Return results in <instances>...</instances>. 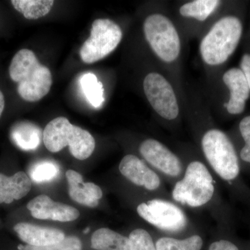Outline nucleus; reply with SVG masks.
I'll return each mask as SVG.
<instances>
[{
    "mask_svg": "<svg viewBox=\"0 0 250 250\" xmlns=\"http://www.w3.org/2000/svg\"><path fill=\"white\" fill-rule=\"evenodd\" d=\"M181 157L184 172L182 178L171 187L172 200L184 208L207 212L216 228L233 230L234 212L223 198L218 179L203 158L195 155Z\"/></svg>",
    "mask_w": 250,
    "mask_h": 250,
    "instance_id": "f257e3e1",
    "label": "nucleus"
},
{
    "mask_svg": "<svg viewBox=\"0 0 250 250\" xmlns=\"http://www.w3.org/2000/svg\"><path fill=\"white\" fill-rule=\"evenodd\" d=\"M204 161L235 201L250 210V187L243 177L232 141L215 127L205 129L199 138Z\"/></svg>",
    "mask_w": 250,
    "mask_h": 250,
    "instance_id": "f03ea898",
    "label": "nucleus"
},
{
    "mask_svg": "<svg viewBox=\"0 0 250 250\" xmlns=\"http://www.w3.org/2000/svg\"><path fill=\"white\" fill-rule=\"evenodd\" d=\"M136 203V213L158 232L183 238L199 231L184 207L173 200L145 194Z\"/></svg>",
    "mask_w": 250,
    "mask_h": 250,
    "instance_id": "7ed1b4c3",
    "label": "nucleus"
},
{
    "mask_svg": "<svg viewBox=\"0 0 250 250\" xmlns=\"http://www.w3.org/2000/svg\"><path fill=\"white\" fill-rule=\"evenodd\" d=\"M9 75L18 83L21 98L31 103L46 96L52 84L50 70L39 62L30 49H22L15 54L10 64Z\"/></svg>",
    "mask_w": 250,
    "mask_h": 250,
    "instance_id": "20e7f679",
    "label": "nucleus"
},
{
    "mask_svg": "<svg viewBox=\"0 0 250 250\" xmlns=\"http://www.w3.org/2000/svg\"><path fill=\"white\" fill-rule=\"evenodd\" d=\"M243 34V24L233 16L222 18L206 34L200 45L202 59L215 66L227 62L236 50Z\"/></svg>",
    "mask_w": 250,
    "mask_h": 250,
    "instance_id": "39448f33",
    "label": "nucleus"
},
{
    "mask_svg": "<svg viewBox=\"0 0 250 250\" xmlns=\"http://www.w3.org/2000/svg\"><path fill=\"white\" fill-rule=\"evenodd\" d=\"M42 140L51 152H60L68 146L70 154L79 160L89 158L95 148L93 136L86 130L71 124L64 117L49 122L42 133Z\"/></svg>",
    "mask_w": 250,
    "mask_h": 250,
    "instance_id": "423d86ee",
    "label": "nucleus"
},
{
    "mask_svg": "<svg viewBox=\"0 0 250 250\" xmlns=\"http://www.w3.org/2000/svg\"><path fill=\"white\" fill-rule=\"evenodd\" d=\"M143 31L153 52L164 62L178 58L181 41L178 32L168 18L160 14L148 16L143 24Z\"/></svg>",
    "mask_w": 250,
    "mask_h": 250,
    "instance_id": "0eeeda50",
    "label": "nucleus"
},
{
    "mask_svg": "<svg viewBox=\"0 0 250 250\" xmlns=\"http://www.w3.org/2000/svg\"><path fill=\"white\" fill-rule=\"evenodd\" d=\"M138 152L141 156L140 159L170 187L183 176L182 158L158 140L152 138L143 140L139 145Z\"/></svg>",
    "mask_w": 250,
    "mask_h": 250,
    "instance_id": "6e6552de",
    "label": "nucleus"
},
{
    "mask_svg": "<svg viewBox=\"0 0 250 250\" xmlns=\"http://www.w3.org/2000/svg\"><path fill=\"white\" fill-rule=\"evenodd\" d=\"M123 39V31L109 19H97L92 24L90 37L80 49L82 62L87 64L98 62L116 49Z\"/></svg>",
    "mask_w": 250,
    "mask_h": 250,
    "instance_id": "1a4fd4ad",
    "label": "nucleus"
},
{
    "mask_svg": "<svg viewBox=\"0 0 250 250\" xmlns=\"http://www.w3.org/2000/svg\"><path fill=\"white\" fill-rule=\"evenodd\" d=\"M118 170L127 182L141 190V193L172 200L164 179L139 156L125 155L120 162Z\"/></svg>",
    "mask_w": 250,
    "mask_h": 250,
    "instance_id": "9d476101",
    "label": "nucleus"
},
{
    "mask_svg": "<svg viewBox=\"0 0 250 250\" xmlns=\"http://www.w3.org/2000/svg\"><path fill=\"white\" fill-rule=\"evenodd\" d=\"M143 89L148 102L159 116L174 121L179 114L177 97L168 81L161 74L151 72L143 81Z\"/></svg>",
    "mask_w": 250,
    "mask_h": 250,
    "instance_id": "9b49d317",
    "label": "nucleus"
},
{
    "mask_svg": "<svg viewBox=\"0 0 250 250\" xmlns=\"http://www.w3.org/2000/svg\"><path fill=\"white\" fill-rule=\"evenodd\" d=\"M34 218L39 220L70 222L77 220L80 213L75 207L61 202H54L45 195L34 197L27 205Z\"/></svg>",
    "mask_w": 250,
    "mask_h": 250,
    "instance_id": "f8f14e48",
    "label": "nucleus"
},
{
    "mask_svg": "<svg viewBox=\"0 0 250 250\" xmlns=\"http://www.w3.org/2000/svg\"><path fill=\"white\" fill-rule=\"evenodd\" d=\"M223 80L230 93L229 100L224 104V106L230 114H241L245 111L250 95L249 84L244 74L241 69L232 67L225 72Z\"/></svg>",
    "mask_w": 250,
    "mask_h": 250,
    "instance_id": "ddd939ff",
    "label": "nucleus"
},
{
    "mask_svg": "<svg viewBox=\"0 0 250 250\" xmlns=\"http://www.w3.org/2000/svg\"><path fill=\"white\" fill-rule=\"evenodd\" d=\"M68 192L70 198L81 205L95 208L103 198L101 188L91 182H83L82 176L73 170H68L65 173Z\"/></svg>",
    "mask_w": 250,
    "mask_h": 250,
    "instance_id": "4468645a",
    "label": "nucleus"
},
{
    "mask_svg": "<svg viewBox=\"0 0 250 250\" xmlns=\"http://www.w3.org/2000/svg\"><path fill=\"white\" fill-rule=\"evenodd\" d=\"M14 229L20 239L31 246L56 244L65 238V233L57 229L42 228L30 223H19Z\"/></svg>",
    "mask_w": 250,
    "mask_h": 250,
    "instance_id": "2eb2a0df",
    "label": "nucleus"
},
{
    "mask_svg": "<svg viewBox=\"0 0 250 250\" xmlns=\"http://www.w3.org/2000/svg\"><path fill=\"white\" fill-rule=\"evenodd\" d=\"M32 187L30 177L20 171L11 177L0 173V204H10L29 193Z\"/></svg>",
    "mask_w": 250,
    "mask_h": 250,
    "instance_id": "dca6fc26",
    "label": "nucleus"
},
{
    "mask_svg": "<svg viewBox=\"0 0 250 250\" xmlns=\"http://www.w3.org/2000/svg\"><path fill=\"white\" fill-rule=\"evenodd\" d=\"M91 248L95 250H132L129 237L108 228H100L93 233Z\"/></svg>",
    "mask_w": 250,
    "mask_h": 250,
    "instance_id": "f3484780",
    "label": "nucleus"
},
{
    "mask_svg": "<svg viewBox=\"0 0 250 250\" xmlns=\"http://www.w3.org/2000/svg\"><path fill=\"white\" fill-rule=\"evenodd\" d=\"M154 238L156 250H202L205 241L200 231L178 238L162 234Z\"/></svg>",
    "mask_w": 250,
    "mask_h": 250,
    "instance_id": "a211bd4d",
    "label": "nucleus"
},
{
    "mask_svg": "<svg viewBox=\"0 0 250 250\" xmlns=\"http://www.w3.org/2000/svg\"><path fill=\"white\" fill-rule=\"evenodd\" d=\"M11 137L18 147L24 150H33L41 144L42 132L39 126L24 122L14 126Z\"/></svg>",
    "mask_w": 250,
    "mask_h": 250,
    "instance_id": "6ab92c4d",
    "label": "nucleus"
},
{
    "mask_svg": "<svg viewBox=\"0 0 250 250\" xmlns=\"http://www.w3.org/2000/svg\"><path fill=\"white\" fill-rule=\"evenodd\" d=\"M11 4L28 20H37L49 14L53 0H12Z\"/></svg>",
    "mask_w": 250,
    "mask_h": 250,
    "instance_id": "aec40b11",
    "label": "nucleus"
},
{
    "mask_svg": "<svg viewBox=\"0 0 250 250\" xmlns=\"http://www.w3.org/2000/svg\"><path fill=\"white\" fill-rule=\"evenodd\" d=\"M220 3L221 1L218 0H195L182 5L179 13L184 17L205 21L214 12Z\"/></svg>",
    "mask_w": 250,
    "mask_h": 250,
    "instance_id": "412c9836",
    "label": "nucleus"
},
{
    "mask_svg": "<svg viewBox=\"0 0 250 250\" xmlns=\"http://www.w3.org/2000/svg\"><path fill=\"white\" fill-rule=\"evenodd\" d=\"M241 146L235 147L243 174L250 175V116L243 118L238 125Z\"/></svg>",
    "mask_w": 250,
    "mask_h": 250,
    "instance_id": "4be33fe9",
    "label": "nucleus"
},
{
    "mask_svg": "<svg viewBox=\"0 0 250 250\" xmlns=\"http://www.w3.org/2000/svg\"><path fill=\"white\" fill-rule=\"evenodd\" d=\"M81 85L90 104L95 108L101 107L104 102V90L97 77L94 74H85L81 80Z\"/></svg>",
    "mask_w": 250,
    "mask_h": 250,
    "instance_id": "5701e85b",
    "label": "nucleus"
},
{
    "mask_svg": "<svg viewBox=\"0 0 250 250\" xmlns=\"http://www.w3.org/2000/svg\"><path fill=\"white\" fill-rule=\"evenodd\" d=\"M59 173L58 165L52 161H43L31 166L29 176L36 183L49 182L53 180Z\"/></svg>",
    "mask_w": 250,
    "mask_h": 250,
    "instance_id": "b1692460",
    "label": "nucleus"
},
{
    "mask_svg": "<svg viewBox=\"0 0 250 250\" xmlns=\"http://www.w3.org/2000/svg\"><path fill=\"white\" fill-rule=\"evenodd\" d=\"M233 229L216 228L214 239L208 246V250H241L233 240Z\"/></svg>",
    "mask_w": 250,
    "mask_h": 250,
    "instance_id": "393cba45",
    "label": "nucleus"
},
{
    "mask_svg": "<svg viewBox=\"0 0 250 250\" xmlns=\"http://www.w3.org/2000/svg\"><path fill=\"white\" fill-rule=\"evenodd\" d=\"M128 237L132 250H156L154 238L146 229H134Z\"/></svg>",
    "mask_w": 250,
    "mask_h": 250,
    "instance_id": "a878e982",
    "label": "nucleus"
},
{
    "mask_svg": "<svg viewBox=\"0 0 250 250\" xmlns=\"http://www.w3.org/2000/svg\"><path fill=\"white\" fill-rule=\"evenodd\" d=\"M82 244L80 238L75 236H67L63 241L49 246L36 247L27 245L22 250H82Z\"/></svg>",
    "mask_w": 250,
    "mask_h": 250,
    "instance_id": "bb28decb",
    "label": "nucleus"
},
{
    "mask_svg": "<svg viewBox=\"0 0 250 250\" xmlns=\"http://www.w3.org/2000/svg\"><path fill=\"white\" fill-rule=\"evenodd\" d=\"M240 69L244 74L250 88V54H245L240 62Z\"/></svg>",
    "mask_w": 250,
    "mask_h": 250,
    "instance_id": "cd10ccee",
    "label": "nucleus"
},
{
    "mask_svg": "<svg viewBox=\"0 0 250 250\" xmlns=\"http://www.w3.org/2000/svg\"><path fill=\"white\" fill-rule=\"evenodd\" d=\"M4 106L5 102L4 95H3L2 92L0 90V117H1L3 111H4Z\"/></svg>",
    "mask_w": 250,
    "mask_h": 250,
    "instance_id": "c85d7f7f",
    "label": "nucleus"
},
{
    "mask_svg": "<svg viewBox=\"0 0 250 250\" xmlns=\"http://www.w3.org/2000/svg\"><path fill=\"white\" fill-rule=\"evenodd\" d=\"M89 231V228H87L84 231H83V233H86L87 232H88Z\"/></svg>",
    "mask_w": 250,
    "mask_h": 250,
    "instance_id": "c756f323",
    "label": "nucleus"
}]
</instances>
